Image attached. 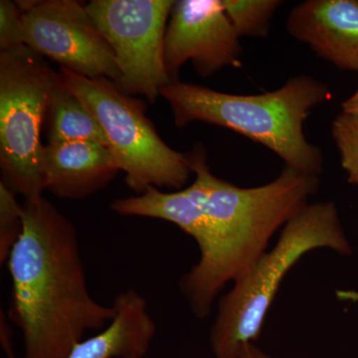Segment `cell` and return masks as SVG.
Wrapping results in <instances>:
<instances>
[{
	"instance_id": "cell-15",
	"label": "cell",
	"mask_w": 358,
	"mask_h": 358,
	"mask_svg": "<svg viewBox=\"0 0 358 358\" xmlns=\"http://www.w3.org/2000/svg\"><path fill=\"white\" fill-rule=\"evenodd\" d=\"M226 14L240 37L264 38L270 31L271 20L282 6L280 0H222Z\"/></svg>"
},
{
	"instance_id": "cell-9",
	"label": "cell",
	"mask_w": 358,
	"mask_h": 358,
	"mask_svg": "<svg viewBox=\"0 0 358 358\" xmlns=\"http://www.w3.org/2000/svg\"><path fill=\"white\" fill-rule=\"evenodd\" d=\"M240 36L226 14L222 0H178L174 3L164 44V63L171 82L192 61L200 77L225 67H240Z\"/></svg>"
},
{
	"instance_id": "cell-10",
	"label": "cell",
	"mask_w": 358,
	"mask_h": 358,
	"mask_svg": "<svg viewBox=\"0 0 358 358\" xmlns=\"http://www.w3.org/2000/svg\"><path fill=\"white\" fill-rule=\"evenodd\" d=\"M287 30L338 69L358 71V0H307L291 11Z\"/></svg>"
},
{
	"instance_id": "cell-1",
	"label": "cell",
	"mask_w": 358,
	"mask_h": 358,
	"mask_svg": "<svg viewBox=\"0 0 358 358\" xmlns=\"http://www.w3.org/2000/svg\"><path fill=\"white\" fill-rule=\"evenodd\" d=\"M23 231L8 260V319L22 331L23 358H67L115 315L90 293L77 230L42 196L24 200Z\"/></svg>"
},
{
	"instance_id": "cell-7",
	"label": "cell",
	"mask_w": 358,
	"mask_h": 358,
	"mask_svg": "<svg viewBox=\"0 0 358 358\" xmlns=\"http://www.w3.org/2000/svg\"><path fill=\"white\" fill-rule=\"evenodd\" d=\"M174 0H92L86 4L114 52L117 87L155 103L171 83L164 63L167 23Z\"/></svg>"
},
{
	"instance_id": "cell-11",
	"label": "cell",
	"mask_w": 358,
	"mask_h": 358,
	"mask_svg": "<svg viewBox=\"0 0 358 358\" xmlns=\"http://www.w3.org/2000/svg\"><path fill=\"white\" fill-rule=\"evenodd\" d=\"M109 148L94 141L47 143L42 154L45 190L58 199H83L109 185L119 173Z\"/></svg>"
},
{
	"instance_id": "cell-13",
	"label": "cell",
	"mask_w": 358,
	"mask_h": 358,
	"mask_svg": "<svg viewBox=\"0 0 358 358\" xmlns=\"http://www.w3.org/2000/svg\"><path fill=\"white\" fill-rule=\"evenodd\" d=\"M110 209L122 216L155 218L173 223L194 239L199 250L206 242L207 221L203 209L186 187L173 192L150 187L141 194L114 200Z\"/></svg>"
},
{
	"instance_id": "cell-4",
	"label": "cell",
	"mask_w": 358,
	"mask_h": 358,
	"mask_svg": "<svg viewBox=\"0 0 358 358\" xmlns=\"http://www.w3.org/2000/svg\"><path fill=\"white\" fill-rule=\"evenodd\" d=\"M319 248L352 253L333 202L308 204L299 212L282 227L274 248L221 298L209 338L214 357H241L244 348L260 336L268 308L289 271L301 257Z\"/></svg>"
},
{
	"instance_id": "cell-22",
	"label": "cell",
	"mask_w": 358,
	"mask_h": 358,
	"mask_svg": "<svg viewBox=\"0 0 358 358\" xmlns=\"http://www.w3.org/2000/svg\"><path fill=\"white\" fill-rule=\"evenodd\" d=\"M126 358H143V357H136V355H134V357H126Z\"/></svg>"
},
{
	"instance_id": "cell-20",
	"label": "cell",
	"mask_w": 358,
	"mask_h": 358,
	"mask_svg": "<svg viewBox=\"0 0 358 358\" xmlns=\"http://www.w3.org/2000/svg\"><path fill=\"white\" fill-rule=\"evenodd\" d=\"M341 108L345 114L358 115V87L353 95L343 103Z\"/></svg>"
},
{
	"instance_id": "cell-18",
	"label": "cell",
	"mask_w": 358,
	"mask_h": 358,
	"mask_svg": "<svg viewBox=\"0 0 358 358\" xmlns=\"http://www.w3.org/2000/svg\"><path fill=\"white\" fill-rule=\"evenodd\" d=\"M25 45L24 18L17 2L0 1V51Z\"/></svg>"
},
{
	"instance_id": "cell-21",
	"label": "cell",
	"mask_w": 358,
	"mask_h": 358,
	"mask_svg": "<svg viewBox=\"0 0 358 358\" xmlns=\"http://www.w3.org/2000/svg\"><path fill=\"white\" fill-rule=\"evenodd\" d=\"M240 358H273L268 355L267 353L262 352L254 345V343H250L244 348L242 352L241 357Z\"/></svg>"
},
{
	"instance_id": "cell-2",
	"label": "cell",
	"mask_w": 358,
	"mask_h": 358,
	"mask_svg": "<svg viewBox=\"0 0 358 358\" xmlns=\"http://www.w3.org/2000/svg\"><path fill=\"white\" fill-rule=\"evenodd\" d=\"M188 157L195 179L186 188L203 209L207 238L179 288L193 315L204 319L224 287L243 277L266 253L273 235L307 206L319 178L286 166L267 185L240 187L211 173L201 145Z\"/></svg>"
},
{
	"instance_id": "cell-19",
	"label": "cell",
	"mask_w": 358,
	"mask_h": 358,
	"mask_svg": "<svg viewBox=\"0 0 358 358\" xmlns=\"http://www.w3.org/2000/svg\"><path fill=\"white\" fill-rule=\"evenodd\" d=\"M1 324H0V334H1V343L7 358H18L14 352L13 341H11L10 327L6 320V315L1 313Z\"/></svg>"
},
{
	"instance_id": "cell-6",
	"label": "cell",
	"mask_w": 358,
	"mask_h": 358,
	"mask_svg": "<svg viewBox=\"0 0 358 358\" xmlns=\"http://www.w3.org/2000/svg\"><path fill=\"white\" fill-rule=\"evenodd\" d=\"M60 75L26 45L0 51V166L24 200L42 196L41 131L52 89Z\"/></svg>"
},
{
	"instance_id": "cell-5",
	"label": "cell",
	"mask_w": 358,
	"mask_h": 358,
	"mask_svg": "<svg viewBox=\"0 0 358 358\" xmlns=\"http://www.w3.org/2000/svg\"><path fill=\"white\" fill-rule=\"evenodd\" d=\"M61 79L100 124L108 148L131 189L181 190L192 173L188 155L167 145L145 115V103L124 93L112 80L90 79L61 68Z\"/></svg>"
},
{
	"instance_id": "cell-8",
	"label": "cell",
	"mask_w": 358,
	"mask_h": 358,
	"mask_svg": "<svg viewBox=\"0 0 358 358\" xmlns=\"http://www.w3.org/2000/svg\"><path fill=\"white\" fill-rule=\"evenodd\" d=\"M16 2L23 11L28 48L81 76L119 81L114 52L86 4L75 0Z\"/></svg>"
},
{
	"instance_id": "cell-12",
	"label": "cell",
	"mask_w": 358,
	"mask_h": 358,
	"mask_svg": "<svg viewBox=\"0 0 358 358\" xmlns=\"http://www.w3.org/2000/svg\"><path fill=\"white\" fill-rule=\"evenodd\" d=\"M115 315L103 331L78 343L67 358L145 357L157 326L148 301L136 289L117 294L113 301Z\"/></svg>"
},
{
	"instance_id": "cell-16",
	"label": "cell",
	"mask_w": 358,
	"mask_h": 358,
	"mask_svg": "<svg viewBox=\"0 0 358 358\" xmlns=\"http://www.w3.org/2000/svg\"><path fill=\"white\" fill-rule=\"evenodd\" d=\"M24 208L16 193L0 181V262H7L23 231Z\"/></svg>"
},
{
	"instance_id": "cell-17",
	"label": "cell",
	"mask_w": 358,
	"mask_h": 358,
	"mask_svg": "<svg viewBox=\"0 0 358 358\" xmlns=\"http://www.w3.org/2000/svg\"><path fill=\"white\" fill-rule=\"evenodd\" d=\"M331 136L348 181L358 186V115L341 112L334 119Z\"/></svg>"
},
{
	"instance_id": "cell-3",
	"label": "cell",
	"mask_w": 358,
	"mask_h": 358,
	"mask_svg": "<svg viewBox=\"0 0 358 358\" xmlns=\"http://www.w3.org/2000/svg\"><path fill=\"white\" fill-rule=\"evenodd\" d=\"M160 96L178 128L195 121L224 127L262 143L299 173L319 178L324 169L322 150L303 134L308 115L331 98L329 86L315 78L293 77L260 95H233L178 80L164 86Z\"/></svg>"
},
{
	"instance_id": "cell-14",
	"label": "cell",
	"mask_w": 358,
	"mask_h": 358,
	"mask_svg": "<svg viewBox=\"0 0 358 358\" xmlns=\"http://www.w3.org/2000/svg\"><path fill=\"white\" fill-rule=\"evenodd\" d=\"M44 127L49 145L86 141L108 148L107 138L100 124L61 77L49 96Z\"/></svg>"
}]
</instances>
